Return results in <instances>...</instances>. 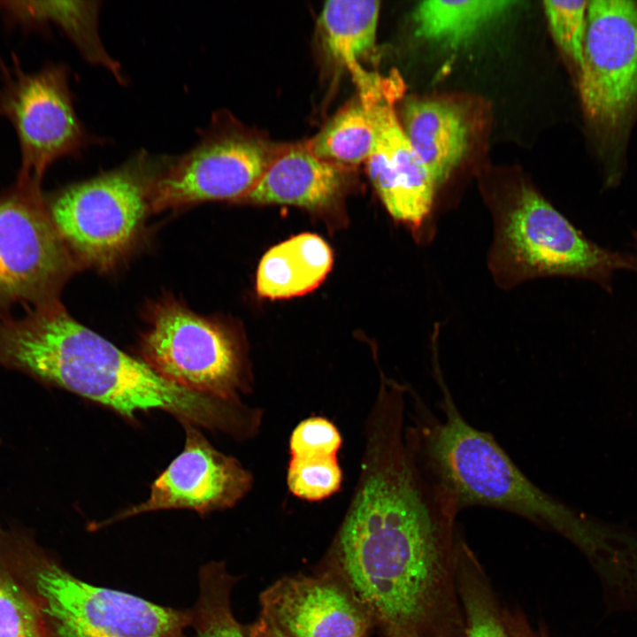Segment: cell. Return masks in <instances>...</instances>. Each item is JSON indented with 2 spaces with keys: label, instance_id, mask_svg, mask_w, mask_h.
Returning a JSON list of instances; mask_svg holds the SVG:
<instances>
[{
  "label": "cell",
  "instance_id": "obj_1",
  "mask_svg": "<svg viewBox=\"0 0 637 637\" xmlns=\"http://www.w3.org/2000/svg\"><path fill=\"white\" fill-rule=\"evenodd\" d=\"M327 554L384 632L464 637L457 600L458 510L400 430L387 432Z\"/></svg>",
  "mask_w": 637,
  "mask_h": 637
},
{
  "label": "cell",
  "instance_id": "obj_28",
  "mask_svg": "<svg viewBox=\"0 0 637 637\" xmlns=\"http://www.w3.org/2000/svg\"><path fill=\"white\" fill-rule=\"evenodd\" d=\"M503 619L510 637H549L546 631L534 629L518 611L504 610Z\"/></svg>",
  "mask_w": 637,
  "mask_h": 637
},
{
  "label": "cell",
  "instance_id": "obj_20",
  "mask_svg": "<svg viewBox=\"0 0 637 637\" xmlns=\"http://www.w3.org/2000/svg\"><path fill=\"white\" fill-rule=\"evenodd\" d=\"M516 4L512 1H424L415 8L413 20L418 35L457 49Z\"/></svg>",
  "mask_w": 637,
  "mask_h": 637
},
{
  "label": "cell",
  "instance_id": "obj_7",
  "mask_svg": "<svg viewBox=\"0 0 637 637\" xmlns=\"http://www.w3.org/2000/svg\"><path fill=\"white\" fill-rule=\"evenodd\" d=\"M79 264L53 226L41 183L17 178L0 194V318L12 306L58 301Z\"/></svg>",
  "mask_w": 637,
  "mask_h": 637
},
{
  "label": "cell",
  "instance_id": "obj_19",
  "mask_svg": "<svg viewBox=\"0 0 637 637\" xmlns=\"http://www.w3.org/2000/svg\"><path fill=\"white\" fill-rule=\"evenodd\" d=\"M380 4L374 0H332L320 12L318 21L328 51L349 69L357 85L371 74L359 59L374 47Z\"/></svg>",
  "mask_w": 637,
  "mask_h": 637
},
{
  "label": "cell",
  "instance_id": "obj_27",
  "mask_svg": "<svg viewBox=\"0 0 637 637\" xmlns=\"http://www.w3.org/2000/svg\"><path fill=\"white\" fill-rule=\"evenodd\" d=\"M342 437L326 418H309L294 429L289 441L291 457H336Z\"/></svg>",
  "mask_w": 637,
  "mask_h": 637
},
{
  "label": "cell",
  "instance_id": "obj_26",
  "mask_svg": "<svg viewBox=\"0 0 637 637\" xmlns=\"http://www.w3.org/2000/svg\"><path fill=\"white\" fill-rule=\"evenodd\" d=\"M543 5L555 42L579 69L583 61L588 1H545Z\"/></svg>",
  "mask_w": 637,
  "mask_h": 637
},
{
  "label": "cell",
  "instance_id": "obj_25",
  "mask_svg": "<svg viewBox=\"0 0 637 637\" xmlns=\"http://www.w3.org/2000/svg\"><path fill=\"white\" fill-rule=\"evenodd\" d=\"M342 480L336 457H291L287 483L289 491L306 501H320L336 493Z\"/></svg>",
  "mask_w": 637,
  "mask_h": 637
},
{
  "label": "cell",
  "instance_id": "obj_13",
  "mask_svg": "<svg viewBox=\"0 0 637 637\" xmlns=\"http://www.w3.org/2000/svg\"><path fill=\"white\" fill-rule=\"evenodd\" d=\"M184 449L151 485L149 498L95 524L97 529L144 512L188 509L205 514L234 506L249 490L250 473L234 457L214 449L192 424H183Z\"/></svg>",
  "mask_w": 637,
  "mask_h": 637
},
{
  "label": "cell",
  "instance_id": "obj_24",
  "mask_svg": "<svg viewBox=\"0 0 637 637\" xmlns=\"http://www.w3.org/2000/svg\"><path fill=\"white\" fill-rule=\"evenodd\" d=\"M0 637H53L36 599L1 554Z\"/></svg>",
  "mask_w": 637,
  "mask_h": 637
},
{
  "label": "cell",
  "instance_id": "obj_23",
  "mask_svg": "<svg viewBox=\"0 0 637 637\" xmlns=\"http://www.w3.org/2000/svg\"><path fill=\"white\" fill-rule=\"evenodd\" d=\"M198 577V598L189 610L196 637H247L231 609L230 595L236 579L225 563L206 564L201 567Z\"/></svg>",
  "mask_w": 637,
  "mask_h": 637
},
{
  "label": "cell",
  "instance_id": "obj_4",
  "mask_svg": "<svg viewBox=\"0 0 637 637\" xmlns=\"http://www.w3.org/2000/svg\"><path fill=\"white\" fill-rule=\"evenodd\" d=\"M0 553L36 599L53 637H189V610L88 584L19 532L0 528Z\"/></svg>",
  "mask_w": 637,
  "mask_h": 637
},
{
  "label": "cell",
  "instance_id": "obj_17",
  "mask_svg": "<svg viewBox=\"0 0 637 637\" xmlns=\"http://www.w3.org/2000/svg\"><path fill=\"white\" fill-rule=\"evenodd\" d=\"M97 1H0V10L15 24L40 28L58 27L90 64L107 69L125 83L121 66L105 50L98 32Z\"/></svg>",
  "mask_w": 637,
  "mask_h": 637
},
{
  "label": "cell",
  "instance_id": "obj_31",
  "mask_svg": "<svg viewBox=\"0 0 637 637\" xmlns=\"http://www.w3.org/2000/svg\"><path fill=\"white\" fill-rule=\"evenodd\" d=\"M386 637H419L400 628H390L383 632Z\"/></svg>",
  "mask_w": 637,
  "mask_h": 637
},
{
  "label": "cell",
  "instance_id": "obj_14",
  "mask_svg": "<svg viewBox=\"0 0 637 637\" xmlns=\"http://www.w3.org/2000/svg\"><path fill=\"white\" fill-rule=\"evenodd\" d=\"M262 615L286 637H370L366 608L334 573L284 576L260 595Z\"/></svg>",
  "mask_w": 637,
  "mask_h": 637
},
{
  "label": "cell",
  "instance_id": "obj_30",
  "mask_svg": "<svg viewBox=\"0 0 637 637\" xmlns=\"http://www.w3.org/2000/svg\"><path fill=\"white\" fill-rule=\"evenodd\" d=\"M627 270L637 272V234L634 238V248L630 253L625 254Z\"/></svg>",
  "mask_w": 637,
  "mask_h": 637
},
{
  "label": "cell",
  "instance_id": "obj_10",
  "mask_svg": "<svg viewBox=\"0 0 637 637\" xmlns=\"http://www.w3.org/2000/svg\"><path fill=\"white\" fill-rule=\"evenodd\" d=\"M579 87L602 140L617 138L637 104V2L588 1Z\"/></svg>",
  "mask_w": 637,
  "mask_h": 637
},
{
  "label": "cell",
  "instance_id": "obj_2",
  "mask_svg": "<svg viewBox=\"0 0 637 637\" xmlns=\"http://www.w3.org/2000/svg\"><path fill=\"white\" fill-rule=\"evenodd\" d=\"M0 365L58 387L134 418L159 409L183 424L239 433L249 426L246 409L180 388L143 360L123 352L77 322L56 301L0 319Z\"/></svg>",
  "mask_w": 637,
  "mask_h": 637
},
{
  "label": "cell",
  "instance_id": "obj_21",
  "mask_svg": "<svg viewBox=\"0 0 637 637\" xmlns=\"http://www.w3.org/2000/svg\"><path fill=\"white\" fill-rule=\"evenodd\" d=\"M370 106L360 97L342 108L307 144L318 158L338 167L366 162L375 144Z\"/></svg>",
  "mask_w": 637,
  "mask_h": 637
},
{
  "label": "cell",
  "instance_id": "obj_8",
  "mask_svg": "<svg viewBox=\"0 0 637 637\" xmlns=\"http://www.w3.org/2000/svg\"><path fill=\"white\" fill-rule=\"evenodd\" d=\"M140 349L144 362L187 390L229 401L245 390L234 339L174 299L155 305Z\"/></svg>",
  "mask_w": 637,
  "mask_h": 637
},
{
  "label": "cell",
  "instance_id": "obj_22",
  "mask_svg": "<svg viewBox=\"0 0 637 637\" xmlns=\"http://www.w3.org/2000/svg\"><path fill=\"white\" fill-rule=\"evenodd\" d=\"M456 581L465 619L464 637H510L488 581L462 541L456 555Z\"/></svg>",
  "mask_w": 637,
  "mask_h": 637
},
{
  "label": "cell",
  "instance_id": "obj_18",
  "mask_svg": "<svg viewBox=\"0 0 637 637\" xmlns=\"http://www.w3.org/2000/svg\"><path fill=\"white\" fill-rule=\"evenodd\" d=\"M333 265V253L318 235H295L271 248L257 273V292L279 299L302 295L316 288Z\"/></svg>",
  "mask_w": 637,
  "mask_h": 637
},
{
  "label": "cell",
  "instance_id": "obj_16",
  "mask_svg": "<svg viewBox=\"0 0 637 637\" xmlns=\"http://www.w3.org/2000/svg\"><path fill=\"white\" fill-rule=\"evenodd\" d=\"M342 183L338 166L318 158L307 148L294 149L270 163L243 198L255 203L314 209L329 204L339 194Z\"/></svg>",
  "mask_w": 637,
  "mask_h": 637
},
{
  "label": "cell",
  "instance_id": "obj_11",
  "mask_svg": "<svg viewBox=\"0 0 637 637\" xmlns=\"http://www.w3.org/2000/svg\"><path fill=\"white\" fill-rule=\"evenodd\" d=\"M403 92L401 77H381L375 88L359 95L371 108L375 144L366 161L367 172L389 214L417 236L433 239L439 188L411 146L397 118L395 103Z\"/></svg>",
  "mask_w": 637,
  "mask_h": 637
},
{
  "label": "cell",
  "instance_id": "obj_29",
  "mask_svg": "<svg viewBox=\"0 0 637 637\" xmlns=\"http://www.w3.org/2000/svg\"><path fill=\"white\" fill-rule=\"evenodd\" d=\"M244 630L247 637H286L262 614L255 622L244 626Z\"/></svg>",
  "mask_w": 637,
  "mask_h": 637
},
{
  "label": "cell",
  "instance_id": "obj_15",
  "mask_svg": "<svg viewBox=\"0 0 637 637\" xmlns=\"http://www.w3.org/2000/svg\"><path fill=\"white\" fill-rule=\"evenodd\" d=\"M404 132L440 188L465 156L469 127L461 109L440 100H412L403 110Z\"/></svg>",
  "mask_w": 637,
  "mask_h": 637
},
{
  "label": "cell",
  "instance_id": "obj_5",
  "mask_svg": "<svg viewBox=\"0 0 637 637\" xmlns=\"http://www.w3.org/2000/svg\"><path fill=\"white\" fill-rule=\"evenodd\" d=\"M491 211L487 265L504 290L546 277L584 279L610 290L615 272L627 270L625 253L589 240L528 185L494 200Z\"/></svg>",
  "mask_w": 637,
  "mask_h": 637
},
{
  "label": "cell",
  "instance_id": "obj_32",
  "mask_svg": "<svg viewBox=\"0 0 637 637\" xmlns=\"http://www.w3.org/2000/svg\"><path fill=\"white\" fill-rule=\"evenodd\" d=\"M9 68L4 65L0 54V81H3L8 73Z\"/></svg>",
  "mask_w": 637,
  "mask_h": 637
},
{
  "label": "cell",
  "instance_id": "obj_3",
  "mask_svg": "<svg viewBox=\"0 0 637 637\" xmlns=\"http://www.w3.org/2000/svg\"><path fill=\"white\" fill-rule=\"evenodd\" d=\"M434 367L443 418L417 403L416 426L409 433L427 475L458 511L478 505L508 510L556 531L588 552L595 519L542 491L490 434L471 426L458 411L439 365Z\"/></svg>",
  "mask_w": 637,
  "mask_h": 637
},
{
  "label": "cell",
  "instance_id": "obj_12",
  "mask_svg": "<svg viewBox=\"0 0 637 637\" xmlns=\"http://www.w3.org/2000/svg\"><path fill=\"white\" fill-rule=\"evenodd\" d=\"M262 143L214 119L198 142L172 159L154 182L153 211L243 198L269 166Z\"/></svg>",
  "mask_w": 637,
  "mask_h": 637
},
{
  "label": "cell",
  "instance_id": "obj_9",
  "mask_svg": "<svg viewBox=\"0 0 637 637\" xmlns=\"http://www.w3.org/2000/svg\"><path fill=\"white\" fill-rule=\"evenodd\" d=\"M0 115L18 139L19 178L42 183L52 164L94 142L75 111L64 65L30 72L19 65L9 69L0 88Z\"/></svg>",
  "mask_w": 637,
  "mask_h": 637
},
{
  "label": "cell",
  "instance_id": "obj_6",
  "mask_svg": "<svg viewBox=\"0 0 637 637\" xmlns=\"http://www.w3.org/2000/svg\"><path fill=\"white\" fill-rule=\"evenodd\" d=\"M173 158L141 150L123 165L45 196L49 217L78 262L113 269L134 247L155 180Z\"/></svg>",
  "mask_w": 637,
  "mask_h": 637
}]
</instances>
